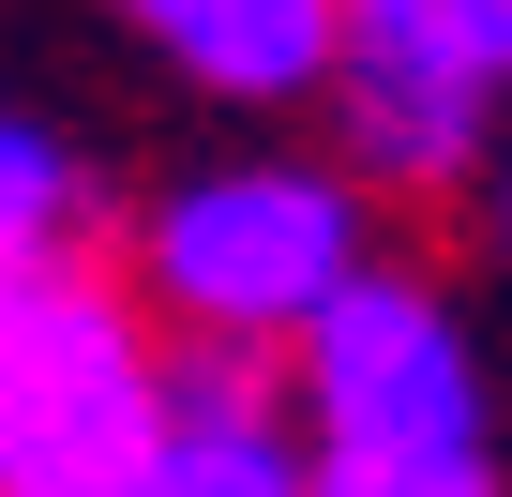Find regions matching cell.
I'll return each instance as SVG.
<instances>
[{
    "mask_svg": "<svg viewBox=\"0 0 512 497\" xmlns=\"http://www.w3.org/2000/svg\"><path fill=\"white\" fill-rule=\"evenodd\" d=\"M61 211H76V166L31 136V121H0V257H31V241H61Z\"/></svg>",
    "mask_w": 512,
    "mask_h": 497,
    "instance_id": "52a82bcc",
    "label": "cell"
},
{
    "mask_svg": "<svg viewBox=\"0 0 512 497\" xmlns=\"http://www.w3.org/2000/svg\"><path fill=\"white\" fill-rule=\"evenodd\" d=\"M512 76V0H347L332 31V91H347V151L377 181H467L482 121Z\"/></svg>",
    "mask_w": 512,
    "mask_h": 497,
    "instance_id": "3957f363",
    "label": "cell"
},
{
    "mask_svg": "<svg viewBox=\"0 0 512 497\" xmlns=\"http://www.w3.org/2000/svg\"><path fill=\"white\" fill-rule=\"evenodd\" d=\"M317 497H497V482L482 437H452V452H317Z\"/></svg>",
    "mask_w": 512,
    "mask_h": 497,
    "instance_id": "8992f818",
    "label": "cell"
},
{
    "mask_svg": "<svg viewBox=\"0 0 512 497\" xmlns=\"http://www.w3.org/2000/svg\"><path fill=\"white\" fill-rule=\"evenodd\" d=\"M121 16H136L181 76H211V91H241V106H272V91H317V76H332L347 0H121Z\"/></svg>",
    "mask_w": 512,
    "mask_h": 497,
    "instance_id": "5b68a950",
    "label": "cell"
},
{
    "mask_svg": "<svg viewBox=\"0 0 512 497\" xmlns=\"http://www.w3.org/2000/svg\"><path fill=\"white\" fill-rule=\"evenodd\" d=\"M347 272H362V211L317 166H226L151 211V287L196 332H302Z\"/></svg>",
    "mask_w": 512,
    "mask_h": 497,
    "instance_id": "7a4b0ae2",
    "label": "cell"
},
{
    "mask_svg": "<svg viewBox=\"0 0 512 497\" xmlns=\"http://www.w3.org/2000/svg\"><path fill=\"white\" fill-rule=\"evenodd\" d=\"M302 407H317V452H452V437H482L452 317L392 272H347L302 317Z\"/></svg>",
    "mask_w": 512,
    "mask_h": 497,
    "instance_id": "277c9868",
    "label": "cell"
},
{
    "mask_svg": "<svg viewBox=\"0 0 512 497\" xmlns=\"http://www.w3.org/2000/svg\"><path fill=\"white\" fill-rule=\"evenodd\" d=\"M166 437V362L121 317L106 272H76L61 241L0 257V497H91L151 467Z\"/></svg>",
    "mask_w": 512,
    "mask_h": 497,
    "instance_id": "6da1fadb",
    "label": "cell"
}]
</instances>
